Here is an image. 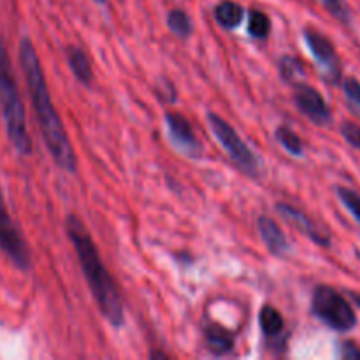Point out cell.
<instances>
[{
  "label": "cell",
  "mask_w": 360,
  "mask_h": 360,
  "mask_svg": "<svg viewBox=\"0 0 360 360\" xmlns=\"http://www.w3.org/2000/svg\"><path fill=\"white\" fill-rule=\"evenodd\" d=\"M207 125H210L211 132L214 134L218 143L224 146V150L227 151V155L231 157V160L234 162L236 167L243 172V174L250 176V178H257L260 174V160L255 153L252 151V148L241 139V136L238 134V130L224 120L221 116H218L217 112H207Z\"/></svg>",
  "instance_id": "cell-5"
},
{
  "label": "cell",
  "mask_w": 360,
  "mask_h": 360,
  "mask_svg": "<svg viewBox=\"0 0 360 360\" xmlns=\"http://www.w3.org/2000/svg\"><path fill=\"white\" fill-rule=\"evenodd\" d=\"M67 62H69L70 70L76 76V79L83 84H90L94 79V70L88 55L79 46H69L67 48Z\"/></svg>",
  "instance_id": "cell-13"
},
{
  "label": "cell",
  "mask_w": 360,
  "mask_h": 360,
  "mask_svg": "<svg viewBox=\"0 0 360 360\" xmlns=\"http://www.w3.org/2000/svg\"><path fill=\"white\" fill-rule=\"evenodd\" d=\"M18 51H20V65L25 74V79H27L30 101L34 105L35 116H37V125L41 129L46 148H48L53 162L60 169L67 172H76L77 160L72 143H70L69 134H67L62 118L53 104L37 51L30 39H21Z\"/></svg>",
  "instance_id": "cell-1"
},
{
  "label": "cell",
  "mask_w": 360,
  "mask_h": 360,
  "mask_svg": "<svg viewBox=\"0 0 360 360\" xmlns=\"http://www.w3.org/2000/svg\"><path fill=\"white\" fill-rule=\"evenodd\" d=\"M338 197L343 202V206L347 207L348 213L355 218V221L360 225V195L355 190L348 188V186H338L336 188Z\"/></svg>",
  "instance_id": "cell-21"
},
{
  "label": "cell",
  "mask_w": 360,
  "mask_h": 360,
  "mask_svg": "<svg viewBox=\"0 0 360 360\" xmlns=\"http://www.w3.org/2000/svg\"><path fill=\"white\" fill-rule=\"evenodd\" d=\"M257 229H259V234L262 238L264 245L269 250L271 255L274 257H283L285 253L290 250L288 245V239L285 238L283 231L280 229V225L269 217H260L257 221Z\"/></svg>",
  "instance_id": "cell-11"
},
{
  "label": "cell",
  "mask_w": 360,
  "mask_h": 360,
  "mask_svg": "<svg viewBox=\"0 0 360 360\" xmlns=\"http://www.w3.org/2000/svg\"><path fill=\"white\" fill-rule=\"evenodd\" d=\"M167 27L176 37L188 39L193 32L192 20L183 9H172L167 14Z\"/></svg>",
  "instance_id": "cell-16"
},
{
  "label": "cell",
  "mask_w": 360,
  "mask_h": 360,
  "mask_svg": "<svg viewBox=\"0 0 360 360\" xmlns=\"http://www.w3.org/2000/svg\"><path fill=\"white\" fill-rule=\"evenodd\" d=\"M320 2H322V6L326 7L327 13H329L330 16H334L343 25H350L352 13H350V7L347 6L345 0H320Z\"/></svg>",
  "instance_id": "cell-22"
},
{
  "label": "cell",
  "mask_w": 360,
  "mask_h": 360,
  "mask_svg": "<svg viewBox=\"0 0 360 360\" xmlns=\"http://www.w3.org/2000/svg\"><path fill=\"white\" fill-rule=\"evenodd\" d=\"M150 357H151V359H167L169 355L164 354V352H151Z\"/></svg>",
  "instance_id": "cell-26"
},
{
  "label": "cell",
  "mask_w": 360,
  "mask_h": 360,
  "mask_svg": "<svg viewBox=\"0 0 360 360\" xmlns=\"http://www.w3.org/2000/svg\"><path fill=\"white\" fill-rule=\"evenodd\" d=\"M248 32L255 39H266L271 34V20L262 11L253 9L248 18Z\"/></svg>",
  "instance_id": "cell-20"
},
{
  "label": "cell",
  "mask_w": 360,
  "mask_h": 360,
  "mask_svg": "<svg viewBox=\"0 0 360 360\" xmlns=\"http://www.w3.org/2000/svg\"><path fill=\"white\" fill-rule=\"evenodd\" d=\"M280 74L285 81L288 83H299V77H304V67H302L301 60L295 56L285 55L280 60Z\"/></svg>",
  "instance_id": "cell-19"
},
{
  "label": "cell",
  "mask_w": 360,
  "mask_h": 360,
  "mask_svg": "<svg viewBox=\"0 0 360 360\" xmlns=\"http://www.w3.org/2000/svg\"><path fill=\"white\" fill-rule=\"evenodd\" d=\"M341 86H343V95L345 101H347L348 109H350L357 118H360V81L354 76L345 77Z\"/></svg>",
  "instance_id": "cell-18"
},
{
  "label": "cell",
  "mask_w": 360,
  "mask_h": 360,
  "mask_svg": "<svg viewBox=\"0 0 360 360\" xmlns=\"http://www.w3.org/2000/svg\"><path fill=\"white\" fill-rule=\"evenodd\" d=\"M0 252L14 264L20 271H28L32 266V255L28 243L25 241L20 227L14 224L7 211L6 200H4L2 188H0Z\"/></svg>",
  "instance_id": "cell-6"
},
{
  "label": "cell",
  "mask_w": 360,
  "mask_h": 360,
  "mask_svg": "<svg viewBox=\"0 0 360 360\" xmlns=\"http://www.w3.org/2000/svg\"><path fill=\"white\" fill-rule=\"evenodd\" d=\"M204 341L213 355H227L234 350V334L220 323L210 322L204 327Z\"/></svg>",
  "instance_id": "cell-12"
},
{
  "label": "cell",
  "mask_w": 360,
  "mask_h": 360,
  "mask_svg": "<svg viewBox=\"0 0 360 360\" xmlns=\"http://www.w3.org/2000/svg\"><path fill=\"white\" fill-rule=\"evenodd\" d=\"M304 39L306 44L311 49V55L315 56L320 69H322L323 77L333 84L340 83L341 60L340 56H338V51L336 48H334L333 41H330L329 37H326L323 34H320L319 30H315V28H306Z\"/></svg>",
  "instance_id": "cell-7"
},
{
  "label": "cell",
  "mask_w": 360,
  "mask_h": 360,
  "mask_svg": "<svg viewBox=\"0 0 360 360\" xmlns=\"http://www.w3.org/2000/svg\"><path fill=\"white\" fill-rule=\"evenodd\" d=\"M276 141L294 157H302L304 155V144H302L301 137L287 125H280L276 129Z\"/></svg>",
  "instance_id": "cell-17"
},
{
  "label": "cell",
  "mask_w": 360,
  "mask_h": 360,
  "mask_svg": "<svg viewBox=\"0 0 360 360\" xmlns=\"http://www.w3.org/2000/svg\"><path fill=\"white\" fill-rule=\"evenodd\" d=\"M65 229L98 309L112 327H122L125 323L122 294H120L115 278L102 262L101 253H98L97 245L91 239L86 225L76 214H69L65 220Z\"/></svg>",
  "instance_id": "cell-2"
},
{
  "label": "cell",
  "mask_w": 360,
  "mask_h": 360,
  "mask_svg": "<svg viewBox=\"0 0 360 360\" xmlns=\"http://www.w3.org/2000/svg\"><path fill=\"white\" fill-rule=\"evenodd\" d=\"M340 357L345 360H360V348L352 341H345L340 347Z\"/></svg>",
  "instance_id": "cell-25"
},
{
  "label": "cell",
  "mask_w": 360,
  "mask_h": 360,
  "mask_svg": "<svg viewBox=\"0 0 360 360\" xmlns=\"http://www.w3.org/2000/svg\"><path fill=\"white\" fill-rule=\"evenodd\" d=\"M294 102L297 105L299 112L304 115L315 125H327L333 120V112H330L329 104L322 97V94L315 86H311V84L302 83V81L295 83Z\"/></svg>",
  "instance_id": "cell-8"
},
{
  "label": "cell",
  "mask_w": 360,
  "mask_h": 360,
  "mask_svg": "<svg viewBox=\"0 0 360 360\" xmlns=\"http://www.w3.org/2000/svg\"><path fill=\"white\" fill-rule=\"evenodd\" d=\"M165 127H167L169 141H171L176 150L181 151L183 155H186L190 158L200 157V153H202V144L197 139L195 132L192 129V123L181 112H165Z\"/></svg>",
  "instance_id": "cell-9"
},
{
  "label": "cell",
  "mask_w": 360,
  "mask_h": 360,
  "mask_svg": "<svg viewBox=\"0 0 360 360\" xmlns=\"http://www.w3.org/2000/svg\"><path fill=\"white\" fill-rule=\"evenodd\" d=\"M95 4H105V0H94Z\"/></svg>",
  "instance_id": "cell-27"
},
{
  "label": "cell",
  "mask_w": 360,
  "mask_h": 360,
  "mask_svg": "<svg viewBox=\"0 0 360 360\" xmlns=\"http://www.w3.org/2000/svg\"><path fill=\"white\" fill-rule=\"evenodd\" d=\"M0 112H2L7 137L14 150L25 157L32 155V139L28 136L23 101L2 37H0Z\"/></svg>",
  "instance_id": "cell-3"
},
{
  "label": "cell",
  "mask_w": 360,
  "mask_h": 360,
  "mask_svg": "<svg viewBox=\"0 0 360 360\" xmlns=\"http://www.w3.org/2000/svg\"><path fill=\"white\" fill-rule=\"evenodd\" d=\"M259 323L260 329H262V334L267 340H280V336L285 330L283 316L271 304L262 306V309L259 313Z\"/></svg>",
  "instance_id": "cell-15"
},
{
  "label": "cell",
  "mask_w": 360,
  "mask_h": 360,
  "mask_svg": "<svg viewBox=\"0 0 360 360\" xmlns=\"http://www.w3.org/2000/svg\"><path fill=\"white\" fill-rule=\"evenodd\" d=\"M276 211L285 218V220H288L290 224H294L295 227L302 232V234L308 236L313 243L323 246V248H329L330 246L329 232L323 231L320 225H316L315 221H313L311 218L304 213V211L299 210V207H295V206H292V204H285V202L278 204Z\"/></svg>",
  "instance_id": "cell-10"
},
{
  "label": "cell",
  "mask_w": 360,
  "mask_h": 360,
  "mask_svg": "<svg viewBox=\"0 0 360 360\" xmlns=\"http://www.w3.org/2000/svg\"><path fill=\"white\" fill-rule=\"evenodd\" d=\"M311 311L320 322L338 333H350L357 326L352 302L329 285H320L311 295Z\"/></svg>",
  "instance_id": "cell-4"
},
{
  "label": "cell",
  "mask_w": 360,
  "mask_h": 360,
  "mask_svg": "<svg viewBox=\"0 0 360 360\" xmlns=\"http://www.w3.org/2000/svg\"><path fill=\"white\" fill-rule=\"evenodd\" d=\"M341 136L355 150H360V125L355 122H343L341 123Z\"/></svg>",
  "instance_id": "cell-24"
},
{
  "label": "cell",
  "mask_w": 360,
  "mask_h": 360,
  "mask_svg": "<svg viewBox=\"0 0 360 360\" xmlns=\"http://www.w3.org/2000/svg\"><path fill=\"white\" fill-rule=\"evenodd\" d=\"M243 18H245V9L238 2H234V0H221L214 7V20L225 30L238 28L241 25Z\"/></svg>",
  "instance_id": "cell-14"
},
{
  "label": "cell",
  "mask_w": 360,
  "mask_h": 360,
  "mask_svg": "<svg viewBox=\"0 0 360 360\" xmlns=\"http://www.w3.org/2000/svg\"><path fill=\"white\" fill-rule=\"evenodd\" d=\"M155 94H157L165 104H172V102H176V98H178L174 84L171 83L169 77H160V79L155 83Z\"/></svg>",
  "instance_id": "cell-23"
}]
</instances>
